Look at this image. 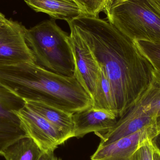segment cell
I'll return each instance as SVG.
<instances>
[{"label": "cell", "mask_w": 160, "mask_h": 160, "mask_svg": "<svg viewBox=\"0 0 160 160\" xmlns=\"http://www.w3.org/2000/svg\"><path fill=\"white\" fill-rule=\"evenodd\" d=\"M24 27L18 22L7 19L0 24V65L35 63L26 42Z\"/></svg>", "instance_id": "8992f818"}, {"label": "cell", "mask_w": 160, "mask_h": 160, "mask_svg": "<svg viewBox=\"0 0 160 160\" xmlns=\"http://www.w3.org/2000/svg\"><path fill=\"white\" fill-rule=\"evenodd\" d=\"M24 101L28 107L52 124L68 139L74 137L73 113L43 102L34 101Z\"/></svg>", "instance_id": "7c38bea8"}, {"label": "cell", "mask_w": 160, "mask_h": 160, "mask_svg": "<svg viewBox=\"0 0 160 160\" xmlns=\"http://www.w3.org/2000/svg\"><path fill=\"white\" fill-rule=\"evenodd\" d=\"M122 116L148 117L155 119L160 117V77L157 72L148 88Z\"/></svg>", "instance_id": "30bf717a"}, {"label": "cell", "mask_w": 160, "mask_h": 160, "mask_svg": "<svg viewBox=\"0 0 160 160\" xmlns=\"http://www.w3.org/2000/svg\"><path fill=\"white\" fill-rule=\"evenodd\" d=\"M7 19L5 17L3 14H2L1 12H0V24L2 23L3 22L5 21Z\"/></svg>", "instance_id": "cb8c5ba5"}, {"label": "cell", "mask_w": 160, "mask_h": 160, "mask_svg": "<svg viewBox=\"0 0 160 160\" xmlns=\"http://www.w3.org/2000/svg\"><path fill=\"white\" fill-rule=\"evenodd\" d=\"M153 148L151 140L146 141L134 153L132 160H153Z\"/></svg>", "instance_id": "d6986e66"}, {"label": "cell", "mask_w": 160, "mask_h": 160, "mask_svg": "<svg viewBox=\"0 0 160 160\" xmlns=\"http://www.w3.org/2000/svg\"><path fill=\"white\" fill-rule=\"evenodd\" d=\"M24 34L36 64L59 75L75 76L70 36L55 20L44 21L30 29L25 27Z\"/></svg>", "instance_id": "3957f363"}, {"label": "cell", "mask_w": 160, "mask_h": 160, "mask_svg": "<svg viewBox=\"0 0 160 160\" xmlns=\"http://www.w3.org/2000/svg\"><path fill=\"white\" fill-rule=\"evenodd\" d=\"M38 160H62L55 157L54 152L47 151L42 152L40 158Z\"/></svg>", "instance_id": "ffe728a7"}, {"label": "cell", "mask_w": 160, "mask_h": 160, "mask_svg": "<svg viewBox=\"0 0 160 160\" xmlns=\"http://www.w3.org/2000/svg\"><path fill=\"white\" fill-rule=\"evenodd\" d=\"M160 132V125L146 127L139 131L106 145H99L91 160H132L141 145Z\"/></svg>", "instance_id": "52a82bcc"}, {"label": "cell", "mask_w": 160, "mask_h": 160, "mask_svg": "<svg viewBox=\"0 0 160 160\" xmlns=\"http://www.w3.org/2000/svg\"><path fill=\"white\" fill-rule=\"evenodd\" d=\"M99 68V76L92 98V107L97 110L112 112L117 116L111 83L105 71Z\"/></svg>", "instance_id": "5bb4252c"}, {"label": "cell", "mask_w": 160, "mask_h": 160, "mask_svg": "<svg viewBox=\"0 0 160 160\" xmlns=\"http://www.w3.org/2000/svg\"><path fill=\"white\" fill-rule=\"evenodd\" d=\"M103 12L132 40L160 43V11L150 0H110Z\"/></svg>", "instance_id": "277c9868"}, {"label": "cell", "mask_w": 160, "mask_h": 160, "mask_svg": "<svg viewBox=\"0 0 160 160\" xmlns=\"http://www.w3.org/2000/svg\"><path fill=\"white\" fill-rule=\"evenodd\" d=\"M118 118L112 112L92 107L73 114L74 137L80 138L91 132L104 133L116 123Z\"/></svg>", "instance_id": "9c48e42d"}, {"label": "cell", "mask_w": 160, "mask_h": 160, "mask_svg": "<svg viewBox=\"0 0 160 160\" xmlns=\"http://www.w3.org/2000/svg\"><path fill=\"white\" fill-rule=\"evenodd\" d=\"M82 12L83 15L99 17L104 12L110 0H74Z\"/></svg>", "instance_id": "ac0fdd59"}, {"label": "cell", "mask_w": 160, "mask_h": 160, "mask_svg": "<svg viewBox=\"0 0 160 160\" xmlns=\"http://www.w3.org/2000/svg\"><path fill=\"white\" fill-rule=\"evenodd\" d=\"M153 152V160H160V153L159 151L155 148L154 146Z\"/></svg>", "instance_id": "7402d4cb"}, {"label": "cell", "mask_w": 160, "mask_h": 160, "mask_svg": "<svg viewBox=\"0 0 160 160\" xmlns=\"http://www.w3.org/2000/svg\"><path fill=\"white\" fill-rule=\"evenodd\" d=\"M25 105L23 99L0 84V117L20 124L18 118L13 112L18 111Z\"/></svg>", "instance_id": "9a60e30c"}, {"label": "cell", "mask_w": 160, "mask_h": 160, "mask_svg": "<svg viewBox=\"0 0 160 160\" xmlns=\"http://www.w3.org/2000/svg\"><path fill=\"white\" fill-rule=\"evenodd\" d=\"M150 1L160 11V0H150Z\"/></svg>", "instance_id": "603a6c76"}, {"label": "cell", "mask_w": 160, "mask_h": 160, "mask_svg": "<svg viewBox=\"0 0 160 160\" xmlns=\"http://www.w3.org/2000/svg\"><path fill=\"white\" fill-rule=\"evenodd\" d=\"M0 84L23 100L71 113L92 106V98L75 76L59 75L34 62L0 65Z\"/></svg>", "instance_id": "7a4b0ae2"}, {"label": "cell", "mask_w": 160, "mask_h": 160, "mask_svg": "<svg viewBox=\"0 0 160 160\" xmlns=\"http://www.w3.org/2000/svg\"><path fill=\"white\" fill-rule=\"evenodd\" d=\"M69 36L75 63L74 76L92 99L99 76V67L80 37L72 31Z\"/></svg>", "instance_id": "ba28073f"}, {"label": "cell", "mask_w": 160, "mask_h": 160, "mask_svg": "<svg viewBox=\"0 0 160 160\" xmlns=\"http://www.w3.org/2000/svg\"><path fill=\"white\" fill-rule=\"evenodd\" d=\"M42 152L35 142L27 136L8 146L0 156L5 160H38Z\"/></svg>", "instance_id": "4fadbf2b"}, {"label": "cell", "mask_w": 160, "mask_h": 160, "mask_svg": "<svg viewBox=\"0 0 160 160\" xmlns=\"http://www.w3.org/2000/svg\"><path fill=\"white\" fill-rule=\"evenodd\" d=\"M27 136L20 124L0 117V153L17 140Z\"/></svg>", "instance_id": "2e32d148"}, {"label": "cell", "mask_w": 160, "mask_h": 160, "mask_svg": "<svg viewBox=\"0 0 160 160\" xmlns=\"http://www.w3.org/2000/svg\"><path fill=\"white\" fill-rule=\"evenodd\" d=\"M18 117L22 129L43 152L54 150L68 138L59 129L25 104L13 112Z\"/></svg>", "instance_id": "5b68a950"}, {"label": "cell", "mask_w": 160, "mask_h": 160, "mask_svg": "<svg viewBox=\"0 0 160 160\" xmlns=\"http://www.w3.org/2000/svg\"><path fill=\"white\" fill-rule=\"evenodd\" d=\"M141 52L151 63L160 77V43L145 41H134Z\"/></svg>", "instance_id": "e0dca14e"}, {"label": "cell", "mask_w": 160, "mask_h": 160, "mask_svg": "<svg viewBox=\"0 0 160 160\" xmlns=\"http://www.w3.org/2000/svg\"><path fill=\"white\" fill-rule=\"evenodd\" d=\"M26 4L37 12L46 13L52 19L67 22L83 15L74 0H24Z\"/></svg>", "instance_id": "8fae6325"}, {"label": "cell", "mask_w": 160, "mask_h": 160, "mask_svg": "<svg viewBox=\"0 0 160 160\" xmlns=\"http://www.w3.org/2000/svg\"><path fill=\"white\" fill-rule=\"evenodd\" d=\"M158 120L160 121V117L158 118ZM151 142L153 146L157 148L160 153V132L152 139Z\"/></svg>", "instance_id": "44dd1931"}, {"label": "cell", "mask_w": 160, "mask_h": 160, "mask_svg": "<svg viewBox=\"0 0 160 160\" xmlns=\"http://www.w3.org/2000/svg\"><path fill=\"white\" fill-rule=\"evenodd\" d=\"M67 22L106 73L119 118L151 84L155 69L135 41L108 20L82 15Z\"/></svg>", "instance_id": "6da1fadb"}]
</instances>
